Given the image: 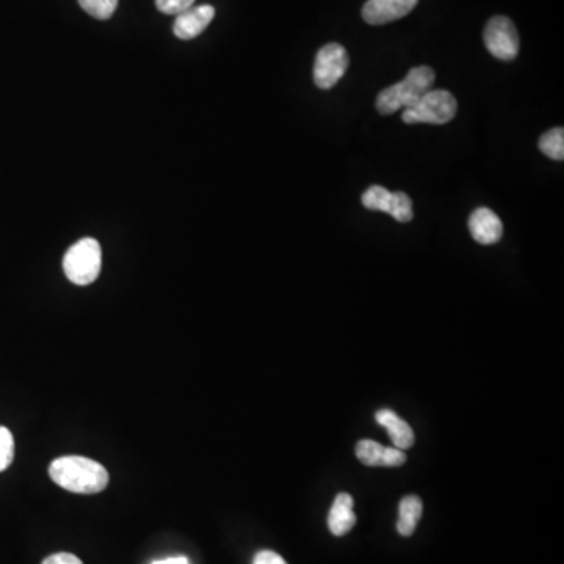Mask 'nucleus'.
Segmentation results:
<instances>
[{
    "mask_svg": "<svg viewBox=\"0 0 564 564\" xmlns=\"http://www.w3.org/2000/svg\"><path fill=\"white\" fill-rule=\"evenodd\" d=\"M15 458V439L7 427H0V472H4Z\"/></svg>",
    "mask_w": 564,
    "mask_h": 564,
    "instance_id": "f3484780",
    "label": "nucleus"
},
{
    "mask_svg": "<svg viewBox=\"0 0 564 564\" xmlns=\"http://www.w3.org/2000/svg\"><path fill=\"white\" fill-rule=\"evenodd\" d=\"M469 231L480 245H494L502 239L503 225L496 212L480 207L469 217Z\"/></svg>",
    "mask_w": 564,
    "mask_h": 564,
    "instance_id": "1a4fd4ad",
    "label": "nucleus"
},
{
    "mask_svg": "<svg viewBox=\"0 0 564 564\" xmlns=\"http://www.w3.org/2000/svg\"><path fill=\"white\" fill-rule=\"evenodd\" d=\"M214 18L215 8L212 5L188 8L184 13L176 16L173 26L174 35L179 40H193L209 27Z\"/></svg>",
    "mask_w": 564,
    "mask_h": 564,
    "instance_id": "6e6552de",
    "label": "nucleus"
},
{
    "mask_svg": "<svg viewBox=\"0 0 564 564\" xmlns=\"http://www.w3.org/2000/svg\"><path fill=\"white\" fill-rule=\"evenodd\" d=\"M52 481L76 494H98L109 485V472L102 464L84 456H62L49 467Z\"/></svg>",
    "mask_w": 564,
    "mask_h": 564,
    "instance_id": "f257e3e1",
    "label": "nucleus"
},
{
    "mask_svg": "<svg viewBox=\"0 0 564 564\" xmlns=\"http://www.w3.org/2000/svg\"><path fill=\"white\" fill-rule=\"evenodd\" d=\"M362 206L376 212H384L392 217L395 209V201H397V192H389L387 188L381 185H372L362 193Z\"/></svg>",
    "mask_w": 564,
    "mask_h": 564,
    "instance_id": "ddd939ff",
    "label": "nucleus"
},
{
    "mask_svg": "<svg viewBox=\"0 0 564 564\" xmlns=\"http://www.w3.org/2000/svg\"><path fill=\"white\" fill-rule=\"evenodd\" d=\"M102 267V251L98 240L82 239L74 243L65 257L63 270L66 278L76 286H88L98 279Z\"/></svg>",
    "mask_w": 564,
    "mask_h": 564,
    "instance_id": "7ed1b4c3",
    "label": "nucleus"
},
{
    "mask_svg": "<svg viewBox=\"0 0 564 564\" xmlns=\"http://www.w3.org/2000/svg\"><path fill=\"white\" fill-rule=\"evenodd\" d=\"M406 455L403 450L397 449V447H386V453H384V467H398L405 464Z\"/></svg>",
    "mask_w": 564,
    "mask_h": 564,
    "instance_id": "6ab92c4d",
    "label": "nucleus"
},
{
    "mask_svg": "<svg viewBox=\"0 0 564 564\" xmlns=\"http://www.w3.org/2000/svg\"><path fill=\"white\" fill-rule=\"evenodd\" d=\"M79 4L88 15L105 21V19L112 18L118 7V0H79Z\"/></svg>",
    "mask_w": 564,
    "mask_h": 564,
    "instance_id": "dca6fc26",
    "label": "nucleus"
},
{
    "mask_svg": "<svg viewBox=\"0 0 564 564\" xmlns=\"http://www.w3.org/2000/svg\"><path fill=\"white\" fill-rule=\"evenodd\" d=\"M434 74L430 66H416L406 74L405 79L391 87L384 88L376 98V110L380 115H392L416 104L423 94L433 90Z\"/></svg>",
    "mask_w": 564,
    "mask_h": 564,
    "instance_id": "f03ea898",
    "label": "nucleus"
},
{
    "mask_svg": "<svg viewBox=\"0 0 564 564\" xmlns=\"http://www.w3.org/2000/svg\"><path fill=\"white\" fill-rule=\"evenodd\" d=\"M151 564H190V561L185 557H171L165 558V560L154 561Z\"/></svg>",
    "mask_w": 564,
    "mask_h": 564,
    "instance_id": "4be33fe9",
    "label": "nucleus"
},
{
    "mask_svg": "<svg viewBox=\"0 0 564 564\" xmlns=\"http://www.w3.org/2000/svg\"><path fill=\"white\" fill-rule=\"evenodd\" d=\"M350 58L347 49L337 43L323 46L314 63V82L320 90H331L336 87L342 77L347 73Z\"/></svg>",
    "mask_w": 564,
    "mask_h": 564,
    "instance_id": "423d86ee",
    "label": "nucleus"
},
{
    "mask_svg": "<svg viewBox=\"0 0 564 564\" xmlns=\"http://www.w3.org/2000/svg\"><path fill=\"white\" fill-rule=\"evenodd\" d=\"M353 497L347 492H340L334 499L333 507L328 514L329 532L334 536H344L355 527L356 514L353 511Z\"/></svg>",
    "mask_w": 564,
    "mask_h": 564,
    "instance_id": "9d476101",
    "label": "nucleus"
},
{
    "mask_svg": "<svg viewBox=\"0 0 564 564\" xmlns=\"http://www.w3.org/2000/svg\"><path fill=\"white\" fill-rule=\"evenodd\" d=\"M376 422L386 428L394 447L400 450L411 449L414 445V431L405 420L400 419L391 409H380L375 416Z\"/></svg>",
    "mask_w": 564,
    "mask_h": 564,
    "instance_id": "9b49d317",
    "label": "nucleus"
},
{
    "mask_svg": "<svg viewBox=\"0 0 564 564\" xmlns=\"http://www.w3.org/2000/svg\"><path fill=\"white\" fill-rule=\"evenodd\" d=\"M486 49L502 62H511L519 54V33L513 21L507 16H494L489 19L483 33Z\"/></svg>",
    "mask_w": 564,
    "mask_h": 564,
    "instance_id": "39448f33",
    "label": "nucleus"
},
{
    "mask_svg": "<svg viewBox=\"0 0 564 564\" xmlns=\"http://www.w3.org/2000/svg\"><path fill=\"white\" fill-rule=\"evenodd\" d=\"M195 0H156L157 8L165 15L178 16L192 8Z\"/></svg>",
    "mask_w": 564,
    "mask_h": 564,
    "instance_id": "a211bd4d",
    "label": "nucleus"
},
{
    "mask_svg": "<svg viewBox=\"0 0 564 564\" xmlns=\"http://www.w3.org/2000/svg\"><path fill=\"white\" fill-rule=\"evenodd\" d=\"M253 564H287L281 555L272 552V550H262L254 557Z\"/></svg>",
    "mask_w": 564,
    "mask_h": 564,
    "instance_id": "aec40b11",
    "label": "nucleus"
},
{
    "mask_svg": "<svg viewBox=\"0 0 564 564\" xmlns=\"http://www.w3.org/2000/svg\"><path fill=\"white\" fill-rule=\"evenodd\" d=\"M458 112L455 96L447 90H430L422 98L403 110L402 120L406 124H441L450 123Z\"/></svg>",
    "mask_w": 564,
    "mask_h": 564,
    "instance_id": "20e7f679",
    "label": "nucleus"
},
{
    "mask_svg": "<svg viewBox=\"0 0 564 564\" xmlns=\"http://www.w3.org/2000/svg\"><path fill=\"white\" fill-rule=\"evenodd\" d=\"M419 4V0H367L362 18L370 26H383L405 18Z\"/></svg>",
    "mask_w": 564,
    "mask_h": 564,
    "instance_id": "0eeeda50",
    "label": "nucleus"
},
{
    "mask_svg": "<svg viewBox=\"0 0 564 564\" xmlns=\"http://www.w3.org/2000/svg\"><path fill=\"white\" fill-rule=\"evenodd\" d=\"M423 505L422 500L417 496L403 497L398 508L397 530L402 536H411L416 530L417 522L422 517Z\"/></svg>",
    "mask_w": 564,
    "mask_h": 564,
    "instance_id": "f8f14e48",
    "label": "nucleus"
},
{
    "mask_svg": "<svg viewBox=\"0 0 564 564\" xmlns=\"http://www.w3.org/2000/svg\"><path fill=\"white\" fill-rule=\"evenodd\" d=\"M539 149L544 156L550 157L552 160L561 162L564 159V129L563 127H555L539 138Z\"/></svg>",
    "mask_w": 564,
    "mask_h": 564,
    "instance_id": "4468645a",
    "label": "nucleus"
},
{
    "mask_svg": "<svg viewBox=\"0 0 564 564\" xmlns=\"http://www.w3.org/2000/svg\"><path fill=\"white\" fill-rule=\"evenodd\" d=\"M386 447L370 439H362L356 444V456L364 466L384 467Z\"/></svg>",
    "mask_w": 564,
    "mask_h": 564,
    "instance_id": "2eb2a0df",
    "label": "nucleus"
},
{
    "mask_svg": "<svg viewBox=\"0 0 564 564\" xmlns=\"http://www.w3.org/2000/svg\"><path fill=\"white\" fill-rule=\"evenodd\" d=\"M43 564H84L76 555L73 554H66V552H62V554H54L51 557H47L46 560L43 561Z\"/></svg>",
    "mask_w": 564,
    "mask_h": 564,
    "instance_id": "412c9836",
    "label": "nucleus"
}]
</instances>
